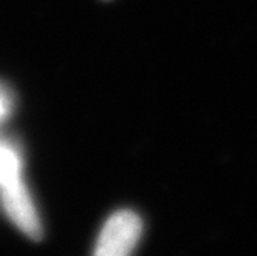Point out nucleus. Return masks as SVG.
Instances as JSON below:
<instances>
[{
	"label": "nucleus",
	"mask_w": 257,
	"mask_h": 256,
	"mask_svg": "<svg viewBox=\"0 0 257 256\" xmlns=\"http://www.w3.org/2000/svg\"><path fill=\"white\" fill-rule=\"evenodd\" d=\"M141 220L133 211H118L105 223L96 241L95 254L98 256H126L140 241Z\"/></svg>",
	"instance_id": "obj_1"
},
{
	"label": "nucleus",
	"mask_w": 257,
	"mask_h": 256,
	"mask_svg": "<svg viewBox=\"0 0 257 256\" xmlns=\"http://www.w3.org/2000/svg\"><path fill=\"white\" fill-rule=\"evenodd\" d=\"M0 201L7 216L22 233L32 239H40V218L35 210L34 200L22 180L0 188Z\"/></svg>",
	"instance_id": "obj_2"
},
{
	"label": "nucleus",
	"mask_w": 257,
	"mask_h": 256,
	"mask_svg": "<svg viewBox=\"0 0 257 256\" xmlns=\"http://www.w3.org/2000/svg\"><path fill=\"white\" fill-rule=\"evenodd\" d=\"M20 178V160L17 153L0 141V188L19 182Z\"/></svg>",
	"instance_id": "obj_3"
},
{
	"label": "nucleus",
	"mask_w": 257,
	"mask_h": 256,
	"mask_svg": "<svg viewBox=\"0 0 257 256\" xmlns=\"http://www.w3.org/2000/svg\"><path fill=\"white\" fill-rule=\"evenodd\" d=\"M5 112H7V103H5L4 95L0 94V118L5 115Z\"/></svg>",
	"instance_id": "obj_4"
}]
</instances>
